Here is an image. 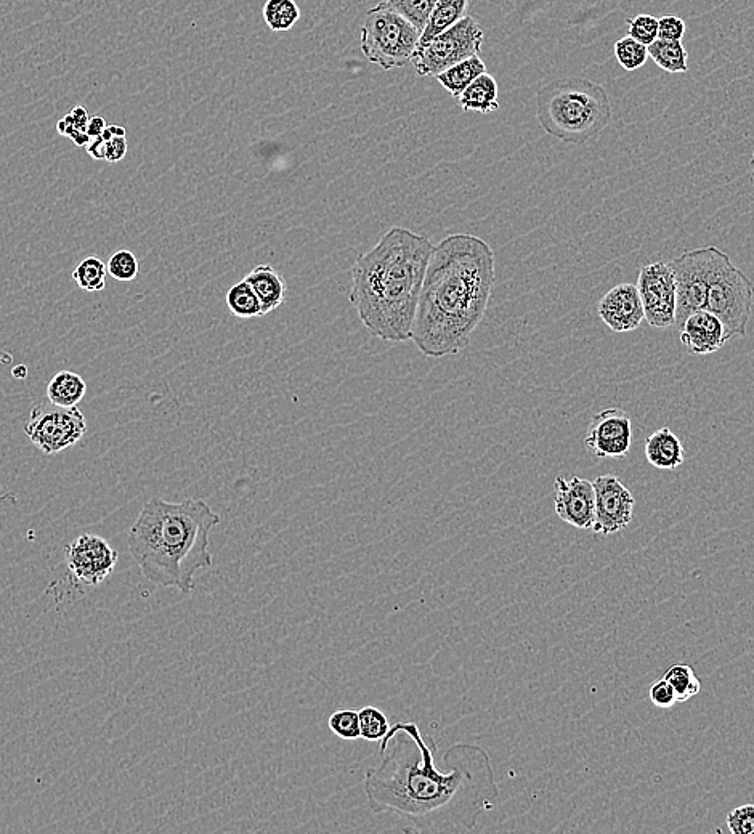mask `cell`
I'll list each match as a JSON object with an SVG mask.
<instances>
[{"label": "cell", "mask_w": 754, "mask_h": 834, "mask_svg": "<svg viewBox=\"0 0 754 834\" xmlns=\"http://www.w3.org/2000/svg\"><path fill=\"white\" fill-rule=\"evenodd\" d=\"M381 762L366 770L363 791L373 814L402 818L408 833H464L495 809L499 786L482 745L455 743L442 764L437 743L416 722H397L381 741Z\"/></svg>", "instance_id": "6da1fadb"}, {"label": "cell", "mask_w": 754, "mask_h": 834, "mask_svg": "<svg viewBox=\"0 0 754 834\" xmlns=\"http://www.w3.org/2000/svg\"><path fill=\"white\" fill-rule=\"evenodd\" d=\"M495 252L467 233L446 236L432 249L411 341L427 358L455 357L471 344L495 288Z\"/></svg>", "instance_id": "7a4b0ae2"}, {"label": "cell", "mask_w": 754, "mask_h": 834, "mask_svg": "<svg viewBox=\"0 0 754 834\" xmlns=\"http://www.w3.org/2000/svg\"><path fill=\"white\" fill-rule=\"evenodd\" d=\"M432 249L429 236L394 227L358 257L349 300L369 334L392 344L411 341Z\"/></svg>", "instance_id": "3957f363"}, {"label": "cell", "mask_w": 754, "mask_h": 834, "mask_svg": "<svg viewBox=\"0 0 754 834\" xmlns=\"http://www.w3.org/2000/svg\"><path fill=\"white\" fill-rule=\"evenodd\" d=\"M219 523L220 515L203 499H151L130 528V555L150 583L190 594L199 571L214 565L209 546Z\"/></svg>", "instance_id": "277c9868"}, {"label": "cell", "mask_w": 754, "mask_h": 834, "mask_svg": "<svg viewBox=\"0 0 754 834\" xmlns=\"http://www.w3.org/2000/svg\"><path fill=\"white\" fill-rule=\"evenodd\" d=\"M536 119L560 142L584 145L607 129L612 103L604 87L586 77H562L536 95Z\"/></svg>", "instance_id": "5b68a950"}, {"label": "cell", "mask_w": 754, "mask_h": 834, "mask_svg": "<svg viewBox=\"0 0 754 834\" xmlns=\"http://www.w3.org/2000/svg\"><path fill=\"white\" fill-rule=\"evenodd\" d=\"M421 31L386 2L366 13L361 25V52L384 71L410 65Z\"/></svg>", "instance_id": "8992f818"}, {"label": "cell", "mask_w": 754, "mask_h": 834, "mask_svg": "<svg viewBox=\"0 0 754 834\" xmlns=\"http://www.w3.org/2000/svg\"><path fill=\"white\" fill-rule=\"evenodd\" d=\"M754 286L750 278L730 260L726 252H719L706 296V310L718 316L732 337L746 336L753 310Z\"/></svg>", "instance_id": "52a82bcc"}, {"label": "cell", "mask_w": 754, "mask_h": 834, "mask_svg": "<svg viewBox=\"0 0 754 834\" xmlns=\"http://www.w3.org/2000/svg\"><path fill=\"white\" fill-rule=\"evenodd\" d=\"M483 41L485 33L479 21L466 15L432 41L418 45L411 65L419 76L435 77L459 61L479 55Z\"/></svg>", "instance_id": "ba28073f"}, {"label": "cell", "mask_w": 754, "mask_h": 834, "mask_svg": "<svg viewBox=\"0 0 754 834\" xmlns=\"http://www.w3.org/2000/svg\"><path fill=\"white\" fill-rule=\"evenodd\" d=\"M719 252L721 249L718 247H702L684 252L682 256L668 262L669 267L673 268L676 280L677 307L674 328H681L690 313L705 308L711 275Z\"/></svg>", "instance_id": "9c48e42d"}, {"label": "cell", "mask_w": 754, "mask_h": 834, "mask_svg": "<svg viewBox=\"0 0 754 834\" xmlns=\"http://www.w3.org/2000/svg\"><path fill=\"white\" fill-rule=\"evenodd\" d=\"M87 432L86 416L78 406L60 408L36 405L25 426L26 437L44 454H57L81 442Z\"/></svg>", "instance_id": "30bf717a"}, {"label": "cell", "mask_w": 754, "mask_h": 834, "mask_svg": "<svg viewBox=\"0 0 754 834\" xmlns=\"http://www.w3.org/2000/svg\"><path fill=\"white\" fill-rule=\"evenodd\" d=\"M637 291L644 308L645 321L653 328L665 329L676 321V280L666 262L644 265L637 276Z\"/></svg>", "instance_id": "8fae6325"}, {"label": "cell", "mask_w": 754, "mask_h": 834, "mask_svg": "<svg viewBox=\"0 0 754 834\" xmlns=\"http://www.w3.org/2000/svg\"><path fill=\"white\" fill-rule=\"evenodd\" d=\"M118 559V552L102 536L84 533L66 546L69 575L84 588L103 583L113 573Z\"/></svg>", "instance_id": "7c38bea8"}, {"label": "cell", "mask_w": 754, "mask_h": 834, "mask_svg": "<svg viewBox=\"0 0 754 834\" xmlns=\"http://www.w3.org/2000/svg\"><path fill=\"white\" fill-rule=\"evenodd\" d=\"M596 491L594 533L609 536L625 530L633 522L636 499L615 475H599L592 482Z\"/></svg>", "instance_id": "4fadbf2b"}, {"label": "cell", "mask_w": 754, "mask_h": 834, "mask_svg": "<svg viewBox=\"0 0 754 834\" xmlns=\"http://www.w3.org/2000/svg\"><path fill=\"white\" fill-rule=\"evenodd\" d=\"M584 443L597 458H625L633 445L631 417L620 408L594 414Z\"/></svg>", "instance_id": "5bb4252c"}, {"label": "cell", "mask_w": 754, "mask_h": 834, "mask_svg": "<svg viewBox=\"0 0 754 834\" xmlns=\"http://www.w3.org/2000/svg\"><path fill=\"white\" fill-rule=\"evenodd\" d=\"M556 514L560 520L578 530H589L596 522V491L594 485L586 478L557 477L556 483Z\"/></svg>", "instance_id": "9a60e30c"}, {"label": "cell", "mask_w": 754, "mask_h": 834, "mask_svg": "<svg viewBox=\"0 0 754 834\" xmlns=\"http://www.w3.org/2000/svg\"><path fill=\"white\" fill-rule=\"evenodd\" d=\"M600 320L618 334L634 331L645 320L636 284L621 283L610 289L597 305Z\"/></svg>", "instance_id": "2e32d148"}, {"label": "cell", "mask_w": 754, "mask_h": 834, "mask_svg": "<svg viewBox=\"0 0 754 834\" xmlns=\"http://www.w3.org/2000/svg\"><path fill=\"white\" fill-rule=\"evenodd\" d=\"M679 332L682 344L695 355L718 352L730 339L724 323L706 308L690 313Z\"/></svg>", "instance_id": "e0dca14e"}, {"label": "cell", "mask_w": 754, "mask_h": 834, "mask_svg": "<svg viewBox=\"0 0 754 834\" xmlns=\"http://www.w3.org/2000/svg\"><path fill=\"white\" fill-rule=\"evenodd\" d=\"M244 280L251 284V288L259 297L264 315L275 312L276 308H280L286 300V292H288L286 281L272 265H257Z\"/></svg>", "instance_id": "ac0fdd59"}, {"label": "cell", "mask_w": 754, "mask_h": 834, "mask_svg": "<svg viewBox=\"0 0 754 834\" xmlns=\"http://www.w3.org/2000/svg\"><path fill=\"white\" fill-rule=\"evenodd\" d=\"M645 458L657 469L676 470L684 464V446L673 430L661 427L645 440Z\"/></svg>", "instance_id": "d6986e66"}, {"label": "cell", "mask_w": 754, "mask_h": 834, "mask_svg": "<svg viewBox=\"0 0 754 834\" xmlns=\"http://www.w3.org/2000/svg\"><path fill=\"white\" fill-rule=\"evenodd\" d=\"M498 82L491 74L477 77L463 94L455 98L459 108L469 113L491 114L499 110Z\"/></svg>", "instance_id": "ffe728a7"}, {"label": "cell", "mask_w": 754, "mask_h": 834, "mask_svg": "<svg viewBox=\"0 0 754 834\" xmlns=\"http://www.w3.org/2000/svg\"><path fill=\"white\" fill-rule=\"evenodd\" d=\"M467 5H469V0H437L434 9L430 12L426 28L422 29L418 45L427 44L438 34H442L446 29L463 20L466 17Z\"/></svg>", "instance_id": "44dd1931"}, {"label": "cell", "mask_w": 754, "mask_h": 834, "mask_svg": "<svg viewBox=\"0 0 754 834\" xmlns=\"http://www.w3.org/2000/svg\"><path fill=\"white\" fill-rule=\"evenodd\" d=\"M87 384L78 373L60 371L47 385V398L60 408H74L86 397Z\"/></svg>", "instance_id": "7402d4cb"}, {"label": "cell", "mask_w": 754, "mask_h": 834, "mask_svg": "<svg viewBox=\"0 0 754 834\" xmlns=\"http://www.w3.org/2000/svg\"><path fill=\"white\" fill-rule=\"evenodd\" d=\"M485 73H487L485 61L479 55H474V57L466 58V60L459 61L451 68L445 69L443 73L435 76V79L440 86L448 90V94L456 98L463 94L464 90L471 86L477 77Z\"/></svg>", "instance_id": "603a6c76"}, {"label": "cell", "mask_w": 754, "mask_h": 834, "mask_svg": "<svg viewBox=\"0 0 754 834\" xmlns=\"http://www.w3.org/2000/svg\"><path fill=\"white\" fill-rule=\"evenodd\" d=\"M649 57L666 73L679 74L689 71V52L682 41L660 39L649 45Z\"/></svg>", "instance_id": "cb8c5ba5"}, {"label": "cell", "mask_w": 754, "mask_h": 834, "mask_svg": "<svg viewBox=\"0 0 754 834\" xmlns=\"http://www.w3.org/2000/svg\"><path fill=\"white\" fill-rule=\"evenodd\" d=\"M227 307L240 320H252L264 316L259 297L246 280H241L227 292Z\"/></svg>", "instance_id": "d4e9b609"}, {"label": "cell", "mask_w": 754, "mask_h": 834, "mask_svg": "<svg viewBox=\"0 0 754 834\" xmlns=\"http://www.w3.org/2000/svg\"><path fill=\"white\" fill-rule=\"evenodd\" d=\"M106 275H108V268L105 262L97 256L86 257L73 270L74 283L92 294L102 292L106 288Z\"/></svg>", "instance_id": "484cf974"}, {"label": "cell", "mask_w": 754, "mask_h": 834, "mask_svg": "<svg viewBox=\"0 0 754 834\" xmlns=\"http://www.w3.org/2000/svg\"><path fill=\"white\" fill-rule=\"evenodd\" d=\"M300 18L296 0H267L264 7V20L272 31H289Z\"/></svg>", "instance_id": "4316f807"}, {"label": "cell", "mask_w": 754, "mask_h": 834, "mask_svg": "<svg viewBox=\"0 0 754 834\" xmlns=\"http://www.w3.org/2000/svg\"><path fill=\"white\" fill-rule=\"evenodd\" d=\"M663 677L669 684L673 685L677 703H686V701L692 700L702 690V682L698 679L694 669L687 664H673Z\"/></svg>", "instance_id": "83f0119b"}, {"label": "cell", "mask_w": 754, "mask_h": 834, "mask_svg": "<svg viewBox=\"0 0 754 834\" xmlns=\"http://www.w3.org/2000/svg\"><path fill=\"white\" fill-rule=\"evenodd\" d=\"M360 717V733L361 738L371 743H377L386 738L390 730L389 719L386 714L382 713L381 709L376 706H363L358 711Z\"/></svg>", "instance_id": "f1b7e54d"}, {"label": "cell", "mask_w": 754, "mask_h": 834, "mask_svg": "<svg viewBox=\"0 0 754 834\" xmlns=\"http://www.w3.org/2000/svg\"><path fill=\"white\" fill-rule=\"evenodd\" d=\"M615 57L626 71H636L642 68L649 58V47L631 36L621 37L615 44Z\"/></svg>", "instance_id": "f546056e"}, {"label": "cell", "mask_w": 754, "mask_h": 834, "mask_svg": "<svg viewBox=\"0 0 754 834\" xmlns=\"http://www.w3.org/2000/svg\"><path fill=\"white\" fill-rule=\"evenodd\" d=\"M437 0H387L392 9L397 10L403 18L410 21L422 33L426 28L430 12L434 9Z\"/></svg>", "instance_id": "4dcf8cb0"}, {"label": "cell", "mask_w": 754, "mask_h": 834, "mask_svg": "<svg viewBox=\"0 0 754 834\" xmlns=\"http://www.w3.org/2000/svg\"><path fill=\"white\" fill-rule=\"evenodd\" d=\"M106 268H108V275L113 276L114 280L121 281V283H130L137 278L140 265H138V259L134 252L121 249V251L114 252L113 256L110 257Z\"/></svg>", "instance_id": "1f68e13d"}, {"label": "cell", "mask_w": 754, "mask_h": 834, "mask_svg": "<svg viewBox=\"0 0 754 834\" xmlns=\"http://www.w3.org/2000/svg\"><path fill=\"white\" fill-rule=\"evenodd\" d=\"M328 725L331 732L342 740L361 738L360 717H358V711H353V709H341L331 714Z\"/></svg>", "instance_id": "d6a6232c"}, {"label": "cell", "mask_w": 754, "mask_h": 834, "mask_svg": "<svg viewBox=\"0 0 754 834\" xmlns=\"http://www.w3.org/2000/svg\"><path fill=\"white\" fill-rule=\"evenodd\" d=\"M628 36L636 39L637 42L649 47L652 42L658 39V18L652 15H637L633 20L628 21Z\"/></svg>", "instance_id": "836d02e7"}, {"label": "cell", "mask_w": 754, "mask_h": 834, "mask_svg": "<svg viewBox=\"0 0 754 834\" xmlns=\"http://www.w3.org/2000/svg\"><path fill=\"white\" fill-rule=\"evenodd\" d=\"M727 826L732 834H754V804L732 810L727 815Z\"/></svg>", "instance_id": "e575fe53"}, {"label": "cell", "mask_w": 754, "mask_h": 834, "mask_svg": "<svg viewBox=\"0 0 754 834\" xmlns=\"http://www.w3.org/2000/svg\"><path fill=\"white\" fill-rule=\"evenodd\" d=\"M650 701L660 709H669L676 705V692H674L673 685L669 684L665 677H661L660 681L652 685Z\"/></svg>", "instance_id": "d590c367"}, {"label": "cell", "mask_w": 754, "mask_h": 834, "mask_svg": "<svg viewBox=\"0 0 754 834\" xmlns=\"http://www.w3.org/2000/svg\"><path fill=\"white\" fill-rule=\"evenodd\" d=\"M684 34H686V21L682 18L674 17V15L658 18V37L660 39L682 41Z\"/></svg>", "instance_id": "8d00e7d4"}, {"label": "cell", "mask_w": 754, "mask_h": 834, "mask_svg": "<svg viewBox=\"0 0 754 834\" xmlns=\"http://www.w3.org/2000/svg\"><path fill=\"white\" fill-rule=\"evenodd\" d=\"M126 137H113V140L106 142V161L119 162L126 158L127 154Z\"/></svg>", "instance_id": "74e56055"}, {"label": "cell", "mask_w": 754, "mask_h": 834, "mask_svg": "<svg viewBox=\"0 0 754 834\" xmlns=\"http://www.w3.org/2000/svg\"><path fill=\"white\" fill-rule=\"evenodd\" d=\"M86 148L87 153L90 154V158L97 159V161H106V142L103 140L102 135L92 138Z\"/></svg>", "instance_id": "f35d334b"}, {"label": "cell", "mask_w": 754, "mask_h": 834, "mask_svg": "<svg viewBox=\"0 0 754 834\" xmlns=\"http://www.w3.org/2000/svg\"><path fill=\"white\" fill-rule=\"evenodd\" d=\"M71 118H73V126L74 130H81V132H87V126H89L90 116L87 113L86 108L84 106H76L71 111Z\"/></svg>", "instance_id": "ab89813d"}, {"label": "cell", "mask_w": 754, "mask_h": 834, "mask_svg": "<svg viewBox=\"0 0 754 834\" xmlns=\"http://www.w3.org/2000/svg\"><path fill=\"white\" fill-rule=\"evenodd\" d=\"M106 127H108V124H106L102 116H92L89 121V126H87V134H89L90 138L100 137Z\"/></svg>", "instance_id": "60d3db41"}, {"label": "cell", "mask_w": 754, "mask_h": 834, "mask_svg": "<svg viewBox=\"0 0 754 834\" xmlns=\"http://www.w3.org/2000/svg\"><path fill=\"white\" fill-rule=\"evenodd\" d=\"M69 138L73 140V143L76 146H87L89 145L90 140H92V138L89 137V134H87V132H81V130H78V132H74V134L71 135V137Z\"/></svg>", "instance_id": "b9f144b4"}, {"label": "cell", "mask_w": 754, "mask_h": 834, "mask_svg": "<svg viewBox=\"0 0 754 834\" xmlns=\"http://www.w3.org/2000/svg\"><path fill=\"white\" fill-rule=\"evenodd\" d=\"M12 374L17 379H25L28 376V368L25 365H18L17 368H13Z\"/></svg>", "instance_id": "7bdbcfd3"}, {"label": "cell", "mask_w": 754, "mask_h": 834, "mask_svg": "<svg viewBox=\"0 0 754 834\" xmlns=\"http://www.w3.org/2000/svg\"><path fill=\"white\" fill-rule=\"evenodd\" d=\"M108 129L111 130L114 137H126L127 135V130L122 126H108Z\"/></svg>", "instance_id": "ee69618b"}, {"label": "cell", "mask_w": 754, "mask_h": 834, "mask_svg": "<svg viewBox=\"0 0 754 834\" xmlns=\"http://www.w3.org/2000/svg\"><path fill=\"white\" fill-rule=\"evenodd\" d=\"M113 137H114V135L111 134V130L108 129V127H106V129L103 130V134H102L103 140H105V142H110V140H113Z\"/></svg>", "instance_id": "f6af8a7d"}, {"label": "cell", "mask_w": 754, "mask_h": 834, "mask_svg": "<svg viewBox=\"0 0 754 834\" xmlns=\"http://www.w3.org/2000/svg\"><path fill=\"white\" fill-rule=\"evenodd\" d=\"M750 166H751V180H753V187H754V151H753V156H751Z\"/></svg>", "instance_id": "bcb514c9"}]
</instances>
